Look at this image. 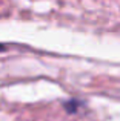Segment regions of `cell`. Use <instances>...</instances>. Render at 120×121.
<instances>
[{"label":"cell","mask_w":120,"mask_h":121,"mask_svg":"<svg viewBox=\"0 0 120 121\" xmlns=\"http://www.w3.org/2000/svg\"><path fill=\"white\" fill-rule=\"evenodd\" d=\"M83 106H85V103H83V101H80V100H68L65 104H63V107L66 109V112H68V113H77L78 109L83 107Z\"/></svg>","instance_id":"obj_1"},{"label":"cell","mask_w":120,"mask_h":121,"mask_svg":"<svg viewBox=\"0 0 120 121\" xmlns=\"http://www.w3.org/2000/svg\"><path fill=\"white\" fill-rule=\"evenodd\" d=\"M5 51H6V46H5V44H2V43H0V52H5Z\"/></svg>","instance_id":"obj_2"}]
</instances>
